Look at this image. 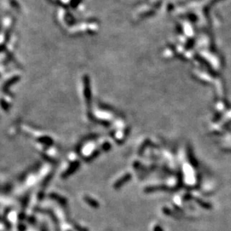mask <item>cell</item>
<instances>
[{
  "label": "cell",
  "mask_w": 231,
  "mask_h": 231,
  "mask_svg": "<svg viewBox=\"0 0 231 231\" xmlns=\"http://www.w3.org/2000/svg\"><path fill=\"white\" fill-rule=\"evenodd\" d=\"M79 162L78 161H75L73 162L71 165H70L69 168H68V170L64 172V173L62 174V178H67L69 176H71V174H73L76 170L79 168Z\"/></svg>",
  "instance_id": "obj_1"
},
{
  "label": "cell",
  "mask_w": 231,
  "mask_h": 231,
  "mask_svg": "<svg viewBox=\"0 0 231 231\" xmlns=\"http://www.w3.org/2000/svg\"><path fill=\"white\" fill-rule=\"evenodd\" d=\"M131 178H132V175L130 174V173H127V174L124 175L120 179H119L118 180L116 181L114 185V188L115 189H120V188L122 187L125 183L129 182V181L131 180Z\"/></svg>",
  "instance_id": "obj_2"
},
{
  "label": "cell",
  "mask_w": 231,
  "mask_h": 231,
  "mask_svg": "<svg viewBox=\"0 0 231 231\" xmlns=\"http://www.w3.org/2000/svg\"><path fill=\"white\" fill-rule=\"evenodd\" d=\"M84 200H85V201L87 204L90 205L91 207H94V208H98L99 206H100V204H99V203L96 200L93 199L92 197H89V196H85Z\"/></svg>",
  "instance_id": "obj_3"
},
{
  "label": "cell",
  "mask_w": 231,
  "mask_h": 231,
  "mask_svg": "<svg viewBox=\"0 0 231 231\" xmlns=\"http://www.w3.org/2000/svg\"><path fill=\"white\" fill-rule=\"evenodd\" d=\"M50 197L51 198L54 199V200H57V201L60 202V203L62 205H66L67 204V200L66 199H64V197H61V196H58V195H56V194H51L50 195Z\"/></svg>",
  "instance_id": "obj_4"
},
{
  "label": "cell",
  "mask_w": 231,
  "mask_h": 231,
  "mask_svg": "<svg viewBox=\"0 0 231 231\" xmlns=\"http://www.w3.org/2000/svg\"><path fill=\"white\" fill-rule=\"evenodd\" d=\"M98 154H99V151H96V152L92 154V156H91L90 157H88V158L87 159V162H89L90 160H92V159L96 158V157L98 156Z\"/></svg>",
  "instance_id": "obj_5"
},
{
  "label": "cell",
  "mask_w": 231,
  "mask_h": 231,
  "mask_svg": "<svg viewBox=\"0 0 231 231\" xmlns=\"http://www.w3.org/2000/svg\"><path fill=\"white\" fill-rule=\"evenodd\" d=\"M75 229H76V230H79V231H87V230H86V229L85 228H82V227H80V226L79 225H75Z\"/></svg>",
  "instance_id": "obj_6"
},
{
  "label": "cell",
  "mask_w": 231,
  "mask_h": 231,
  "mask_svg": "<svg viewBox=\"0 0 231 231\" xmlns=\"http://www.w3.org/2000/svg\"><path fill=\"white\" fill-rule=\"evenodd\" d=\"M41 231H47V228H46V227L44 225H43L41 227Z\"/></svg>",
  "instance_id": "obj_7"
}]
</instances>
